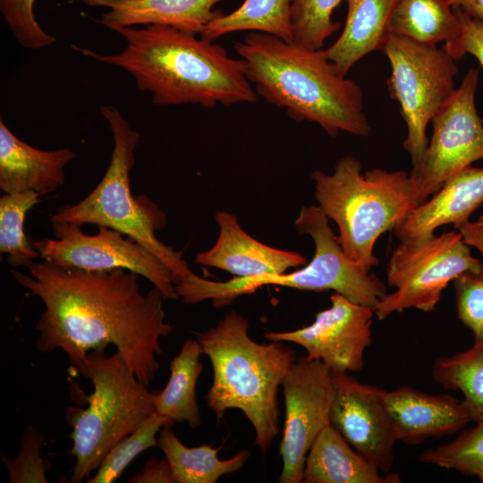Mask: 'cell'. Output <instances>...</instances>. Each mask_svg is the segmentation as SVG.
Instances as JSON below:
<instances>
[{"label":"cell","mask_w":483,"mask_h":483,"mask_svg":"<svg viewBox=\"0 0 483 483\" xmlns=\"http://www.w3.org/2000/svg\"><path fill=\"white\" fill-rule=\"evenodd\" d=\"M27 267L30 275L11 273L45 306L36 325L39 352L61 349L72 366L113 344L139 380L150 385L159 369L160 339L174 329L165 320V298L157 287L143 293L140 275L124 268L92 271L45 260Z\"/></svg>","instance_id":"1"},{"label":"cell","mask_w":483,"mask_h":483,"mask_svg":"<svg viewBox=\"0 0 483 483\" xmlns=\"http://www.w3.org/2000/svg\"><path fill=\"white\" fill-rule=\"evenodd\" d=\"M114 31L125 41L119 53L74 49L130 73L140 91L151 94L155 105L212 108L257 101L243 60L231 57L214 41L164 25L123 27Z\"/></svg>","instance_id":"2"},{"label":"cell","mask_w":483,"mask_h":483,"mask_svg":"<svg viewBox=\"0 0 483 483\" xmlns=\"http://www.w3.org/2000/svg\"><path fill=\"white\" fill-rule=\"evenodd\" d=\"M234 48L257 95L292 120L317 123L331 137L339 131L369 135L360 86L341 73L325 49L261 32H248Z\"/></svg>","instance_id":"3"},{"label":"cell","mask_w":483,"mask_h":483,"mask_svg":"<svg viewBox=\"0 0 483 483\" xmlns=\"http://www.w3.org/2000/svg\"><path fill=\"white\" fill-rule=\"evenodd\" d=\"M250 323L234 310L213 327L195 333L213 368L208 407L220 420L238 409L251 423L255 444L266 453L279 432L278 389L296 360L284 342L259 343L250 335Z\"/></svg>","instance_id":"4"},{"label":"cell","mask_w":483,"mask_h":483,"mask_svg":"<svg viewBox=\"0 0 483 483\" xmlns=\"http://www.w3.org/2000/svg\"><path fill=\"white\" fill-rule=\"evenodd\" d=\"M361 164L347 155L332 174L315 170L318 206L339 230L344 253L370 272L379 264L374 254L377 239L393 230L419 204L418 190L402 170L374 168L361 174Z\"/></svg>","instance_id":"5"},{"label":"cell","mask_w":483,"mask_h":483,"mask_svg":"<svg viewBox=\"0 0 483 483\" xmlns=\"http://www.w3.org/2000/svg\"><path fill=\"white\" fill-rule=\"evenodd\" d=\"M294 225L299 234L309 235L315 244L313 258L302 268L278 275L233 277L225 282L211 281L191 272L175 284L179 299L185 304L211 301L214 307L223 308L262 286L279 285L302 291L332 290L375 310L388 293L386 284L344 253L321 208L302 206Z\"/></svg>","instance_id":"6"},{"label":"cell","mask_w":483,"mask_h":483,"mask_svg":"<svg viewBox=\"0 0 483 483\" xmlns=\"http://www.w3.org/2000/svg\"><path fill=\"white\" fill-rule=\"evenodd\" d=\"M105 350L93 349L72 366L93 386L86 409L66 411L72 428L67 453L75 458L72 483L97 470L108 451L155 411V392L148 390L118 352L106 356Z\"/></svg>","instance_id":"7"},{"label":"cell","mask_w":483,"mask_h":483,"mask_svg":"<svg viewBox=\"0 0 483 483\" xmlns=\"http://www.w3.org/2000/svg\"><path fill=\"white\" fill-rule=\"evenodd\" d=\"M100 113L114 137L106 174L87 197L74 205L58 208L51 221L106 226L134 239L169 267L175 284L192 271L182 258V250H174L156 236V232L166 225V216L147 195L134 197L131 191L130 174L140 133L131 128L115 106L103 105Z\"/></svg>","instance_id":"8"},{"label":"cell","mask_w":483,"mask_h":483,"mask_svg":"<svg viewBox=\"0 0 483 483\" xmlns=\"http://www.w3.org/2000/svg\"><path fill=\"white\" fill-rule=\"evenodd\" d=\"M382 52L391 65L390 97L400 106L407 127L402 147L416 164L428 140L427 126L453 95L456 61L442 47L389 33Z\"/></svg>","instance_id":"9"},{"label":"cell","mask_w":483,"mask_h":483,"mask_svg":"<svg viewBox=\"0 0 483 483\" xmlns=\"http://www.w3.org/2000/svg\"><path fill=\"white\" fill-rule=\"evenodd\" d=\"M465 272L483 273V264L454 229L416 242H400L391 254L386 280L395 288L375 308L383 320L409 309L432 311L450 282Z\"/></svg>","instance_id":"10"},{"label":"cell","mask_w":483,"mask_h":483,"mask_svg":"<svg viewBox=\"0 0 483 483\" xmlns=\"http://www.w3.org/2000/svg\"><path fill=\"white\" fill-rule=\"evenodd\" d=\"M478 83L479 71L470 68L431 121L430 140L410 173L419 204L437 192L453 175L483 159V120L475 106Z\"/></svg>","instance_id":"11"},{"label":"cell","mask_w":483,"mask_h":483,"mask_svg":"<svg viewBox=\"0 0 483 483\" xmlns=\"http://www.w3.org/2000/svg\"><path fill=\"white\" fill-rule=\"evenodd\" d=\"M51 225L54 239L31 242L43 260L92 271L124 268L148 279L165 300L179 299L169 267L134 239L106 226H97V233L89 235L76 224L51 221Z\"/></svg>","instance_id":"12"},{"label":"cell","mask_w":483,"mask_h":483,"mask_svg":"<svg viewBox=\"0 0 483 483\" xmlns=\"http://www.w3.org/2000/svg\"><path fill=\"white\" fill-rule=\"evenodd\" d=\"M282 386L285 419L279 451L283 462L279 482L301 483L313 442L330 425L331 370L318 360L301 357Z\"/></svg>","instance_id":"13"},{"label":"cell","mask_w":483,"mask_h":483,"mask_svg":"<svg viewBox=\"0 0 483 483\" xmlns=\"http://www.w3.org/2000/svg\"><path fill=\"white\" fill-rule=\"evenodd\" d=\"M331 306L318 312L309 326L292 331H267L269 341L293 343L307 357L322 361L332 372H360L372 343L374 309L335 292Z\"/></svg>","instance_id":"14"},{"label":"cell","mask_w":483,"mask_h":483,"mask_svg":"<svg viewBox=\"0 0 483 483\" xmlns=\"http://www.w3.org/2000/svg\"><path fill=\"white\" fill-rule=\"evenodd\" d=\"M330 425L384 473L390 472L398 442L385 390L362 384L349 373L332 372Z\"/></svg>","instance_id":"15"},{"label":"cell","mask_w":483,"mask_h":483,"mask_svg":"<svg viewBox=\"0 0 483 483\" xmlns=\"http://www.w3.org/2000/svg\"><path fill=\"white\" fill-rule=\"evenodd\" d=\"M215 220L218 237L209 250L196 255V264L219 268L235 277L284 274L307 264L306 258L298 251L279 250L251 237L233 214L218 210Z\"/></svg>","instance_id":"16"},{"label":"cell","mask_w":483,"mask_h":483,"mask_svg":"<svg viewBox=\"0 0 483 483\" xmlns=\"http://www.w3.org/2000/svg\"><path fill=\"white\" fill-rule=\"evenodd\" d=\"M384 399L398 441L405 445L453 435L471 421L463 401L450 394H430L404 386L385 391Z\"/></svg>","instance_id":"17"},{"label":"cell","mask_w":483,"mask_h":483,"mask_svg":"<svg viewBox=\"0 0 483 483\" xmlns=\"http://www.w3.org/2000/svg\"><path fill=\"white\" fill-rule=\"evenodd\" d=\"M483 204V168L469 165L449 178L441 189L418 205L393 230L399 242L421 241L438 227L470 220Z\"/></svg>","instance_id":"18"},{"label":"cell","mask_w":483,"mask_h":483,"mask_svg":"<svg viewBox=\"0 0 483 483\" xmlns=\"http://www.w3.org/2000/svg\"><path fill=\"white\" fill-rule=\"evenodd\" d=\"M76 157L68 148L41 150L27 144L0 119V189L4 193L55 191L64 183V167Z\"/></svg>","instance_id":"19"},{"label":"cell","mask_w":483,"mask_h":483,"mask_svg":"<svg viewBox=\"0 0 483 483\" xmlns=\"http://www.w3.org/2000/svg\"><path fill=\"white\" fill-rule=\"evenodd\" d=\"M88 6L105 7L99 22L114 30L136 25H164L201 35L223 13L215 10L222 0H79Z\"/></svg>","instance_id":"20"},{"label":"cell","mask_w":483,"mask_h":483,"mask_svg":"<svg viewBox=\"0 0 483 483\" xmlns=\"http://www.w3.org/2000/svg\"><path fill=\"white\" fill-rule=\"evenodd\" d=\"M305 483H399L400 476L384 473L358 453L331 425L313 442L305 462Z\"/></svg>","instance_id":"21"},{"label":"cell","mask_w":483,"mask_h":483,"mask_svg":"<svg viewBox=\"0 0 483 483\" xmlns=\"http://www.w3.org/2000/svg\"><path fill=\"white\" fill-rule=\"evenodd\" d=\"M343 32L329 47L327 57L343 75L374 51H382L389 35L390 18L396 0H346Z\"/></svg>","instance_id":"22"},{"label":"cell","mask_w":483,"mask_h":483,"mask_svg":"<svg viewBox=\"0 0 483 483\" xmlns=\"http://www.w3.org/2000/svg\"><path fill=\"white\" fill-rule=\"evenodd\" d=\"M203 354L199 343L187 339L180 352L170 362V377L165 388L155 392L154 408L171 424L187 422L191 428L200 423V411L196 397V385L202 372L199 360Z\"/></svg>","instance_id":"23"},{"label":"cell","mask_w":483,"mask_h":483,"mask_svg":"<svg viewBox=\"0 0 483 483\" xmlns=\"http://www.w3.org/2000/svg\"><path fill=\"white\" fill-rule=\"evenodd\" d=\"M171 427L165 426L159 431L157 447L167 459L176 483H215L223 475L240 470L249 460L248 450L221 460L217 456L221 447L215 448L212 445L187 447Z\"/></svg>","instance_id":"24"},{"label":"cell","mask_w":483,"mask_h":483,"mask_svg":"<svg viewBox=\"0 0 483 483\" xmlns=\"http://www.w3.org/2000/svg\"><path fill=\"white\" fill-rule=\"evenodd\" d=\"M460 30L445 0H396L389 22V33L428 45L452 41Z\"/></svg>","instance_id":"25"},{"label":"cell","mask_w":483,"mask_h":483,"mask_svg":"<svg viewBox=\"0 0 483 483\" xmlns=\"http://www.w3.org/2000/svg\"><path fill=\"white\" fill-rule=\"evenodd\" d=\"M238 31L266 33L291 42V0H244L232 13L214 18L200 36L215 41Z\"/></svg>","instance_id":"26"},{"label":"cell","mask_w":483,"mask_h":483,"mask_svg":"<svg viewBox=\"0 0 483 483\" xmlns=\"http://www.w3.org/2000/svg\"><path fill=\"white\" fill-rule=\"evenodd\" d=\"M432 376L445 389L462 393L471 421L483 420V342L474 343L457 354L436 359Z\"/></svg>","instance_id":"27"},{"label":"cell","mask_w":483,"mask_h":483,"mask_svg":"<svg viewBox=\"0 0 483 483\" xmlns=\"http://www.w3.org/2000/svg\"><path fill=\"white\" fill-rule=\"evenodd\" d=\"M35 191L4 193L0 198V252L12 267H28L39 253L27 240L24 221L27 212L38 202Z\"/></svg>","instance_id":"28"},{"label":"cell","mask_w":483,"mask_h":483,"mask_svg":"<svg viewBox=\"0 0 483 483\" xmlns=\"http://www.w3.org/2000/svg\"><path fill=\"white\" fill-rule=\"evenodd\" d=\"M165 426H172L169 419L154 411L136 430L122 438L108 451L97 472L87 482H114L140 453L157 446V434Z\"/></svg>","instance_id":"29"},{"label":"cell","mask_w":483,"mask_h":483,"mask_svg":"<svg viewBox=\"0 0 483 483\" xmlns=\"http://www.w3.org/2000/svg\"><path fill=\"white\" fill-rule=\"evenodd\" d=\"M342 1L291 0L292 41L307 49H323L325 41L340 28L332 14Z\"/></svg>","instance_id":"30"},{"label":"cell","mask_w":483,"mask_h":483,"mask_svg":"<svg viewBox=\"0 0 483 483\" xmlns=\"http://www.w3.org/2000/svg\"><path fill=\"white\" fill-rule=\"evenodd\" d=\"M417 459L423 463L453 469L472 476L483 464V420L463 430L451 442L425 450Z\"/></svg>","instance_id":"31"},{"label":"cell","mask_w":483,"mask_h":483,"mask_svg":"<svg viewBox=\"0 0 483 483\" xmlns=\"http://www.w3.org/2000/svg\"><path fill=\"white\" fill-rule=\"evenodd\" d=\"M35 0H0L1 14L20 45L30 50L48 47L56 38L47 33L37 21Z\"/></svg>","instance_id":"32"},{"label":"cell","mask_w":483,"mask_h":483,"mask_svg":"<svg viewBox=\"0 0 483 483\" xmlns=\"http://www.w3.org/2000/svg\"><path fill=\"white\" fill-rule=\"evenodd\" d=\"M45 436L33 426L24 430L21 446L17 457L13 460L1 456L4 463L11 483H46L48 462L41 456V445Z\"/></svg>","instance_id":"33"},{"label":"cell","mask_w":483,"mask_h":483,"mask_svg":"<svg viewBox=\"0 0 483 483\" xmlns=\"http://www.w3.org/2000/svg\"><path fill=\"white\" fill-rule=\"evenodd\" d=\"M453 283L458 318L470 329L474 343L483 342V273L465 272Z\"/></svg>","instance_id":"34"},{"label":"cell","mask_w":483,"mask_h":483,"mask_svg":"<svg viewBox=\"0 0 483 483\" xmlns=\"http://www.w3.org/2000/svg\"><path fill=\"white\" fill-rule=\"evenodd\" d=\"M461 25L459 35L443 45V49L456 62L470 54L483 68V22L469 16L460 7L453 8Z\"/></svg>","instance_id":"35"},{"label":"cell","mask_w":483,"mask_h":483,"mask_svg":"<svg viewBox=\"0 0 483 483\" xmlns=\"http://www.w3.org/2000/svg\"><path fill=\"white\" fill-rule=\"evenodd\" d=\"M131 483H174L167 459L150 457L140 473L130 478Z\"/></svg>","instance_id":"36"},{"label":"cell","mask_w":483,"mask_h":483,"mask_svg":"<svg viewBox=\"0 0 483 483\" xmlns=\"http://www.w3.org/2000/svg\"><path fill=\"white\" fill-rule=\"evenodd\" d=\"M463 241L470 246L477 249L483 258V215L475 221L468 220L456 226Z\"/></svg>","instance_id":"37"},{"label":"cell","mask_w":483,"mask_h":483,"mask_svg":"<svg viewBox=\"0 0 483 483\" xmlns=\"http://www.w3.org/2000/svg\"><path fill=\"white\" fill-rule=\"evenodd\" d=\"M459 7L469 16L483 22V0H462Z\"/></svg>","instance_id":"38"},{"label":"cell","mask_w":483,"mask_h":483,"mask_svg":"<svg viewBox=\"0 0 483 483\" xmlns=\"http://www.w3.org/2000/svg\"><path fill=\"white\" fill-rule=\"evenodd\" d=\"M472 476L477 477L479 481L483 482V464H481L479 468H477Z\"/></svg>","instance_id":"39"},{"label":"cell","mask_w":483,"mask_h":483,"mask_svg":"<svg viewBox=\"0 0 483 483\" xmlns=\"http://www.w3.org/2000/svg\"><path fill=\"white\" fill-rule=\"evenodd\" d=\"M453 8L460 6L462 0H445Z\"/></svg>","instance_id":"40"}]
</instances>
